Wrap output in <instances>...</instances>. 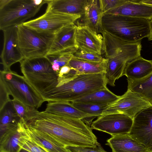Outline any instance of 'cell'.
<instances>
[{
  "label": "cell",
  "mask_w": 152,
  "mask_h": 152,
  "mask_svg": "<svg viewBox=\"0 0 152 152\" xmlns=\"http://www.w3.org/2000/svg\"><path fill=\"white\" fill-rule=\"evenodd\" d=\"M152 105L136 93L128 90L114 102L109 105L102 115L121 113L132 119L140 111Z\"/></svg>",
  "instance_id": "30bf717a"
},
{
  "label": "cell",
  "mask_w": 152,
  "mask_h": 152,
  "mask_svg": "<svg viewBox=\"0 0 152 152\" xmlns=\"http://www.w3.org/2000/svg\"><path fill=\"white\" fill-rule=\"evenodd\" d=\"M0 85L9 95L26 106L38 108L45 102L24 76L10 69L0 71Z\"/></svg>",
  "instance_id": "5b68a950"
},
{
  "label": "cell",
  "mask_w": 152,
  "mask_h": 152,
  "mask_svg": "<svg viewBox=\"0 0 152 152\" xmlns=\"http://www.w3.org/2000/svg\"><path fill=\"white\" fill-rule=\"evenodd\" d=\"M0 136L18 126L21 118L16 112L11 100L0 110Z\"/></svg>",
  "instance_id": "603a6c76"
},
{
  "label": "cell",
  "mask_w": 152,
  "mask_h": 152,
  "mask_svg": "<svg viewBox=\"0 0 152 152\" xmlns=\"http://www.w3.org/2000/svg\"><path fill=\"white\" fill-rule=\"evenodd\" d=\"M133 119L123 114L112 113L102 115L93 122L92 129L105 132L111 136L128 134Z\"/></svg>",
  "instance_id": "9c48e42d"
},
{
  "label": "cell",
  "mask_w": 152,
  "mask_h": 152,
  "mask_svg": "<svg viewBox=\"0 0 152 152\" xmlns=\"http://www.w3.org/2000/svg\"><path fill=\"white\" fill-rule=\"evenodd\" d=\"M48 102L45 111L50 113L82 120L96 117L94 115L79 110L69 102L53 101Z\"/></svg>",
  "instance_id": "d6986e66"
},
{
  "label": "cell",
  "mask_w": 152,
  "mask_h": 152,
  "mask_svg": "<svg viewBox=\"0 0 152 152\" xmlns=\"http://www.w3.org/2000/svg\"></svg>",
  "instance_id": "8d00e7d4"
},
{
  "label": "cell",
  "mask_w": 152,
  "mask_h": 152,
  "mask_svg": "<svg viewBox=\"0 0 152 152\" xmlns=\"http://www.w3.org/2000/svg\"><path fill=\"white\" fill-rule=\"evenodd\" d=\"M129 0H99L100 8L103 14L107 11L116 8L129 1Z\"/></svg>",
  "instance_id": "1f68e13d"
},
{
  "label": "cell",
  "mask_w": 152,
  "mask_h": 152,
  "mask_svg": "<svg viewBox=\"0 0 152 152\" xmlns=\"http://www.w3.org/2000/svg\"><path fill=\"white\" fill-rule=\"evenodd\" d=\"M104 14L100 7L99 0H87L85 12L77 23L88 26L97 34L102 33L103 29L102 19Z\"/></svg>",
  "instance_id": "2e32d148"
},
{
  "label": "cell",
  "mask_w": 152,
  "mask_h": 152,
  "mask_svg": "<svg viewBox=\"0 0 152 152\" xmlns=\"http://www.w3.org/2000/svg\"><path fill=\"white\" fill-rule=\"evenodd\" d=\"M104 73L78 74L58 82L57 87L42 96L45 101L72 102L106 87Z\"/></svg>",
  "instance_id": "7a4b0ae2"
},
{
  "label": "cell",
  "mask_w": 152,
  "mask_h": 152,
  "mask_svg": "<svg viewBox=\"0 0 152 152\" xmlns=\"http://www.w3.org/2000/svg\"><path fill=\"white\" fill-rule=\"evenodd\" d=\"M127 80V89L136 93L152 105V73L141 79Z\"/></svg>",
  "instance_id": "cb8c5ba5"
},
{
  "label": "cell",
  "mask_w": 152,
  "mask_h": 152,
  "mask_svg": "<svg viewBox=\"0 0 152 152\" xmlns=\"http://www.w3.org/2000/svg\"><path fill=\"white\" fill-rule=\"evenodd\" d=\"M20 63L24 76L41 96L57 87L58 73L45 56L23 58Z\"/></svg>",
  "instance_id": "277c9868"
},
{
  "label": "cell",
  "mask_w": 152,
  "mask_h": 152,
  "mask_svg": "<svg viewBox=\"0 0 152 152\" xmlns=\"http://www.w3.org/2000/svg\"><path fill=\"white\" fill-rule=\"evenodd\" d=\"M77 27L75 23H73L63 27L56 33L48 54L63 51L74 54L78 49L75 40Z\"/></svg>",
  "instance_id": "5bb4252c"
},
{
  "label": "cell",
  "mask_w": 152,
  "mask_h": 152,
  "mask_svg": "<svg viewBox=\"0 0 152 152\" xmlns=\"http://www.w3.org/2000/svg\"><path fill=\"white\" fill-rule=\"evenodd\" d=\"M75 40L78 49L102 55L103 37L87 26L77 23Z\"/></svg>",
  "instance_id": "4fadbf2b"
},
{
  "label": "cell",
  "mask_w": 152,
  "mask_h": 152,
  "mask_svg": "<svg viewBox=\"0 0 152 152\" xmlns=\"http://www.w3.org/2000/svg\"><path fill=\"white\" fill-rule=\"evenodd\" d=\"M140 2L152 6V0H140Z\"/></svg>",
  "instance_id": "e575fe53"
},
{
  "label": "cell",
  "mask_w": 152,
  "mask_h": 152,
  "mask_svg": "<svg viewBox=\"0 0 152 152\" xmlns=\"http://www.w3.org/2000/svg\"><path fill=\"white\" fill-rule=\"evenodd\" d=\"M72 105L79 110L87 113L99 117L102 115L109 105L108 104L71 102Z\"/></svg>",
  "instance_id": "4316f807"
},
{
  "label": "cell",
  "mask_w": 152,
  "mask_h": 152,
  "mask_svg": "<svg viewBox=\"0 0 152 152\" xmlns=\"http://www.w3.org/2000/svg\"><path fill=\"white\" fill-rule=\"evenodd\" d=\"M108 60L96 62L76 58L73 56L68 65L75 70L78 74H92L105 73L107 68Z\"/></svg>",
  "instance_id": "7402d4cb"
},
{
  "label": "cell",
  "mask_w": 152,
  "mask_h": 152,
  "mask_svg": "<svg viewBox=\"0 0 152 152\" xmlns=\"http://www.w3.org/2000/svg\"><path fill=\"white\" fill-rule=\"evenodd\" d=\"M19 152H30L29 151L24 149L23 148H21Z\"/></svg>",
  "instance_id": "d590c367"
},
{
  "label": "cell",
  "mask_w": 152,
  "mask_h": 152,
  "mask_svg": "<svg viewBox=\"0 0 152 152\" xmlns=\"http://www.w3.org/2000/svg\"><path fill=\"white\" fill-rule=\"evenodd\" d=\"M51 141L66 147L94 148L99 144L89 126L81 119L39 111L26 123Z\"/></svg>",
  "instance_id": "6da1fadb"
},
{
  "label": "cell",
  "mask_w": 152,
  "mask_h": 152,
  "mask_svg": "<svg viewBox=\"0 0 152 152\" xmlns=\"http://www.w3.org/2000/svg\"><path fill=\"white\" fill-rule=\"evenodd\" d=\"M148 38L149 41L152 40V19L150 20V31Z\"/></svg>",
  "instance_id": "836d02e7"
},
{
  "label": "cell",
  "mask_w": 152,
  "mask_h": 152,
  "mask_svg": "<svg viewBox=\"0 0 152 152\" xmlns=\"http://www.w3.org/2000/svg\"><path fill=\"white\" fill-rule=\"evenodd\" d=\"M140 1L129 0L128 2L108 11L104 14L118 15L151 20L152 6L140 3Z\"/></svg>",
  "instance_id": "9a60e30c"
},
{
  "label": "cell",
  "mask_w": 152,
  "mask_h": 152,
  "mask_svg": "<svg viewBox=\"0 0 152 152\" xmlns=\"http://www.w3.org/2000/svg\"><path fill=\"white\" fill-rule=\"evenodd\" d=\"M25 131L30 139L47 152H72L67 147L49 140L25 124Z\"/></svg>",
  "instance_id": "d4e9b609"
},
{
  "label": "cell",
  "mask_w": 152,
  "mask_h": 152,
  "mask_svg": "<svg viewBox=\"0 0 152 152\" xmlns=\"http://www.w3.org/2000/svg\"><path fill=\"white\" fill-rule=\"evenodd\" d=\"M73 54L69 52L63 51L48 54L45 56L52 64H57L61 68L65 65H68Z\"/></svg>",
  "instance_id": "f1b7e54d"
},
{
  "label": "cell",
  "mask_w": 152,
  "mask_h": 152,
  "mask_svg": "<svg viewBox=\"0 0 152 152\" xmlns=\"http://www.w3.org/2000/svg\"><path fill=\"white\" fill-rule=\"evenodd\" d=\"M81 16L69 15L46 10L43 15L23 24L37 31L55 34L63 27L75 23Z\"/></svg>",
  "instance_id": "ba28073f"
},
{
  "label": "cell",
  "mask_w": 152,
  "mask_h": 152,
  "mask_svg": "<svg viewBox=\"0 0 152 152\" xmlns=\"http://www.w3.org/2000/svg\"><path fill=\"white\" fill-rule=\"evenodd\" d=\"M73 57L80 59L96 62L102 61L105 59L101 55L80 49L73 54Z\"/></svg>",
  "instance_id": "f546056e"
},
{
  "label": "cell",
  "mask_w": 152,
  "mask_h": 152,
  "mask_svg": "<svg viewBox=\"0 0 152 152\" xmlns=\"http://www.w3.org/2000/svg\"><path fill=\"white\" fill-rule=\"evenodd\" d=\"M103 30L129 42L140 41L148 37L150 20L118 15L104 14L102 19Z\"/></svg>",
  "instance_id": "3957f363"
},
{
  "label": "cell",
  "mask_w": 152,
  "mask_h": 152,
  "mask_svg": "<svg viewBox=\"0 0 152 152\" xmlns=\"http://www.w3.org/2000/svg\"><path fill=\"white\" fill-rule=\"evenodd\" d=\"M128 134L152 152V105L136 115Z\"/></svg>",
  "instance_id": "8fae6325"
},
{
  "label": "cell",
  "mask_w": 152,
  "mask_h": 152,
  "mask_svg": "<svg viewBox=\"0 0 152 152\" xmlns=\"http://www.w3.org/2000/svg\"><path fill=\"white\" fill-rule=\"evenodd\" d=\"M25 122L21 119L18 126L0 136V152H19L20 140L25 134Z\"/></svg>",
  "instance_id": "ac0fdd59"
},
{
  "label": "cell",
  "mask_w": 152,
  "mask_h": 152,
  "mask_svg": "<svg viewBox=\"0 0 152 152\" xmlns=\"http://www.w3.org/2000/svg\"><path fill=\"white\" fill-rule=\"evenodd\" d=\"M87 0H49L46 10L69 15H83Z\"/></svg>",
  "instance_id": "ffe728a7"
},
{
  "label": "cell",
  "mask_w": 152,
  "mask_h": 152,
  "mask_svg": "<svg viewBox=\"0 0 152 152\" xmlns=\"http://www.w3.org/2000/svg\"><path fill=\"white\" fill-rule=\"evenodd\" d=\"M152 73V60L140 56L127 63L123 75H125L127 79L136 80L143 78Z\"/></svg>",
  "instance_id": "44dd1931"
},
{
  "label": "cell",
  "mask_w": 152,
  "mask_h": 152,
  "mask_svg": "<svg viewBox=\"0 0 152 152\" xmlns=\"http://www.w3.org/2000/svg\"><path fill=\"white\" fill-rule=\"evenodd\" d=\"M2 31L4 41L0 57L4 70H9L12 65L20 62L23 58L18 45V26L10 27Z\"/></svg>",
  "instance_id": "7c38bea8"
},
{
  "label": "cell",
  "mask_w": 152,
  "mask_h": 152,
  "mask_svg": "<svg viewBox=\"0 0 152 152\" xmlns=\"http://www.w3.org/2000/svg\"><path fill=\"white\" fill-rule=\"evenodd\" d=\"M49 0H8L0 7V29L18 26L34 16Z\"/></svg>",
  "instance_id": "8992f818"
},
{
  "label": "cell",
  "mask_w": 152,
  "mask_h": 152,
  "mask_svg": "<svg viewBox=\"0 0 152 152\" xmlns=\"http://www.w3.org/2000/svg\"><path fill=\"white\" fill-rule=\"evenodd\" d=\"M106 145L113 152H150L148 149L128 134L111 136Z\"/></svg>",
  "instance_id": "e0dca14e"
},
{
  "label": "cell",
  "mask_w": 152,
  "mask_h": 152,
  "mask_svg": "<svg viewBox=\"0 0 152 152\" xmlns=\"http://www.w3.org/2000/svg\"><path fill=\"white\" fill-rule=\"evenodd\" d=\"M18 42L23 58L45 56L55 34L37 31L23 24L18 26Z\"/></svg>",
  "instance_id": "52a82bcc"
},
{
  "label": "cell",
  "mask_w": 152,
  "mask_h": 152,
  "mask_svg": "<svg viewBox=\"0 0 152 152\" xmlns=\"http://www.w3.org/2000/svg\"><path fill=\"white\" fill-rule=\"evenodd\" d=\"M67 148L72 152H107L104 150L99 143L94 148L72 147H68Z\"/></svg>",
  "instance_id": "d6a6232c"
},
{
  "label": "cell",
  "mask_w": 152,
  "mask_h": 152,
  "mask_svg": "<svg viewBox=\"0 0 152 152\" xmlns=\"http://www.w3.org/2000/svg\"><path fill=\"white\" fill-rule=\"evenodd\" d=\"M20 145L22 148L30 152H47L31 141L26 132L25 134L21 138L20 140Z\"/></svg>",
  "instance_id": "4dcf8cb0"
},
{
  "label": "cell",
  "mask_w": 152,
  "mask_h": 152,
  "mask_svg": "<svg viewBox=\"0 0 152 152\" xmlns=\"http://www.w3.org/2000/svg\"><path fill=\"white\" fill-rule=\"evenodd\" d=\"M11 102L17 114L25 123L39 112L36 108L26 106L15 99H11Z\"/></svg>",
  "instance_id": "83f0119b"
},
{
  "label": "cell",
  "mask_w": 152,
  "mask_h": 152,
  "mask_svg": "<svg viewBox=\"0 0 152 152\" xmlns=\"http://www.w3.org/2000/svg\"><path fill=\"white\" fill-rule=\"evenodd\" d=\"M119 96L114 94L106 87L93 92L72 102L110 105L117 99Z\"/></svg>",
  "instance_id": "484cf974"
}]
</instances>
